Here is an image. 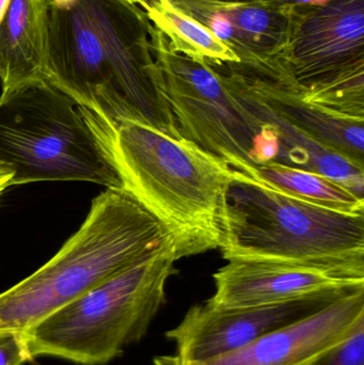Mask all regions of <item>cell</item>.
<instances>
[{
	"label": "cell",
	"instance_id": "cell-1",
	"mask_svg": "<svg viewBox=\"0 0 364 365\" xmlns=\"http://www.w3.org/2000/svg\"><path fill=\"white\" fill-rule=\"evenodd\" d=\"M49 85L111 124L182 138L145 11L126 0H48Z\"/></svg>",
	"mask_w": 364,
	"mask_h": 365
},
{
	"label": "cell",
	"instance_id": "cell-2",
	"mask_svg": "<svg viewBox=\"0 0 364 365\" xmlns=\"http://www.w3.org/2000/svg\"><path fill=\"white\" fill-rule=\"evenodd\" d=\"M79 108L123 190L172 236L177 259L220 248L230 167L184 138L138 122L108 123Z\"/></svg>",
	"mask_w": 364,
	"mask_h": 365
},
{
	"label": "cell",
	"instance_id": "cell-3",
	"mask_svg": "<svg viewBox=\"0 0 364 365\" xmlns=\"http://www.w3.org/2000/svg\"><path fill=\"white\" fill-rule=\"evenodd\" d=\"M171 240L166 227L130 193L106 189L46 264L0 294V332L27 331Z\"/></svg>",
	"mask_w": 364,
	"mask_h": 365
},
{
	"label": "cell",
	"instance_id": "cell-4",
	"mask_svg": "<svg viewBox=\"0 0 364 365\" xmlns=\"http://www.w3.org/2000/svg\"><path fill=\"white\" fill-rule=\"evenodd\" d=\"M232 171L222 207L224 259L311 266L364 282V212L310 203Z\"/></svg>",
	"mask_w": 364,
	"mask_h": 365
},
{
	"label": "cell",
	"instance_id": "cell-5",
	"mask_svg": "<svg viewBox=\"0 0 364 365\" xmlns=\"http://www.w3.org/2000/svg\"><path fill=\"white\" fill-rule=\"evenodd\" d=\"M173 240L25 331L32 357L104 365L147 334L177 274Z\"/></svg>",
	"mask_w": 364,
	"mask_h": 365
},
{
	"label": "cell",
	"instance_id": "cell-6",
	"mask_svg": "<svg viewBox=\"0 0 364 365\" xmlns=\"http://www.w3.org/2000/svg\"><path fill=\"white\" fill-rule=\"evenodd\" d=\"M0 162L14 173L12 186L87 182L123 189L78 105L49 83L0 101Z\"/></svg>",
	"mask_w": 364,
	"mask_h": 365
},
{
	"label": "cell",
	"instance_id": "cell-7",
	"mask_svg": "<svg viewBox=\"0 0 364 365\" xmlns=\"http://www.w3.org/2000/svg\"><path fill=\"white\" fill-rule=\"evenodd\" d=\"M282 59L308 102L364 119V0L295 6Z\"/></svg>",
	"mask_w": 364,
	"mask_h": 365
},
{
	"label": "cell",
	"instance_id": "cell-8",
	"mask_svg": "<svg viewBox=\"0 0 364 365\" xmlns=\"http://www.w3.org/2000/svg\"><path fill=\"white\" fill-rule=\"evenodd\" d=\"M151 45L182 138L232 170L246 173L258 166L262 124L230 93L215 68L171 51L152 26Z\"/></svg>",
	"mask_w": 364,
	"mask_h": 365
},
{
	"label": "cell",
	"instance_id": "cell-9",
	"mask_svg": "<svg viewBox=\"0 0 364 365\" xmlns=\"http://www.w3.org/2000/svg\"><path fill=\"white\" fill-rule=\"evenodd\" d=\"M363 287L326 289L282 304L248 308H219L204 302L192 306L166 336L175 343L182 364L204 361L237 351Z\"/></svg>",
	"mask_w": 364,
	"mask_h": 365
},
{
	"label": "cell",
	"instance_id": "cell-10",
	"mask_svg": "<svg viewBox=\"0 0 364 365\" xmlns=\"http://www.w3.org/2000/svg\"><path fill=\"white\" fill-rule=\"evenodd\" d=\"M364 324V287L237 351L184 365H311Z\"/></svg>",
	"mask_w": 364,
	"mask_h": 365
},
{
	"label": "cell",
	"instance_id": "cell-11",
	"mask_svg": "<svg viewBox=\"0 0 364 365\" xmlns=\"http://www.w3.org/2000/svg\"><path fill=\"white\" fill-rule=\"evenodd\" d=\"M224 66L252 96L288 125L364 168V119L308 102L286 71L251 68L241 63Z\"/></svg>",
	"mask_w": 364,
	"mask_h": 365
},
{
	"label": "cell",
	"instance_id": "cell-12",
	"mask_svg": "<svg viewBox=\"0 0 364 365\" xmlns=\"http://www.w3.org/2000/svg\"><path fill=\"white\" fill-rule=\"evenodd\" d=\"M214 274L215 293L207 302L219 308L269 306L364 282L346 280L311 266L256 259H230Z\"/></svg>",
	"mask_w": 364,
	"mask_h": 365
},
{
	"label": "cell",
	"instance_id": "cell-13",
	"mask_svg": "<svg viewBox=\"0 0 364 365\" xmlns=\"http://www.w3.org/2000/svg\"><path fill=\"white\" fill-rule=\"evenodd\" d=\"M49 78L48 0H11L0 21V101Z\"/></svg>",
	"mask_w": 364,
	"mask_h": 365
},
{
	"label": "cell",
	"instance_id": "cell-14",
	"mask_svg": "<svg viewBox=\"0 0 364 365\" xmlns=\"http://www.w3.org/2000/svg\"><path fill=\"white\" fill-rule=\"evenodd\" d=\"M219 74L230 93L260 121L277 130L280 141L279 164L318 173L350 189L358 197H364V168L341 154L318 145L307 135L288 125L281 118L267 108L252 96L224 64L212 66Z\"/></svg>",
	"mask_w": 364,
	"mask_h": 365
},
{
	"label": "cell",
	"instance_id": "cell-15",
	"mask_svg": "<svg viewBox=\"0 0 364 365\" xmlns=\"http://www.w3.org/2000/svg\"><path fill=\"white\" fill-rule=\"evenodd\" d=\"M139 8L145 11L154 29L162 34L171 51L213 66L239 63L232 47L218 40L209 28L170 0H145Z\"/></svg>",
	"mask_w": 364,
	"mask_h": 365
},
{
	"label": "cell",
	"instance_id": "cell-16",
	"mask_svg": "<svg viewBox=\"0 0 364 365\" xmlns=\"http://www.w3.org/2000/svg\"><path fill=\"white\" fill-rule=\"evenodd\" d=\"M244 175L297 199L344 212H364V197L339 182L279 163L252 167Z\"/></svg>",
	"mask_w": 364,
	"mask_h": 365
},
{
	"label": "cell",
	"instance_id": "cell-17",
	"mask_svg": "<svg viewBox=\"0 0 364 365\" xmlns=\"http://www.w3.org/2000/svg\"><path fill=\"white\" fill-rule=\"evenodd\" d=\"M311 365H364V324Z\"/></svg>",
	"mask_w": 364,
	"mask_h": 365
},
{
	"label": "cell",
	"instance_id": "cell-18",
	"mask_svg": "<svg viewBox=\"0 0 364 365\" xmlns=\"http://www.w3.org/2000/svg\"><path fill=\"white\" fill-rule=\"evenodd\" d=\"M31 360L25 332H0V365H24Z\"/></svg>",
	"mask_w": 364,
	"mask_h": 365
},
{
	"label": "cell",
	"instance_id": "cell-19",
	"mask_svg": "<svg viewBox=\"0 0 364 365\" xmlns=\"http://www.w3.org/2000/svg\"><path fill=\"white\" fill-rule=\"evenodd\" d=\"M171 1H192L207 4H254L271 6H293L292 0H171Z\"/></svg>",
	"mask_w": 364,
	"mask_h": 365
},
{
	"label": "cell",
	"instance_id": "cell-20",
	"mask_svg": "<svg viewBox=\"0 0 364 365\" xmlns=\"http://www.w3.org/2000/svg\"><path fill=\"white\" fill-rule=\"evenodd\" d=\"M14 173L10 167L0 162V197L6 192V189L12 187V180Z\"/></svg>",
	"mask_w": 364,
	"mask_h": 365
},
{
	"label": "cell",
	"instance_id": "cell-21",
	"mask_svg": "<svg viewBox=\"0 0 364 365\" xmlns=\"http://www.w3.org/2000/svg\"><path fill=\"white\" fill-rule=\"evenodd\" d=\"M154 365H184L177 355L175 356H158L154 358Z\"/></svg>",
	"mask_w": 364,
	"mask_h": 365
},
{
	"label": "cell",
	"instance_id": "cell-22",
	"mask_svg": "<svg viewBox=\"0 0 364 365\" xmlns=\"http://www.w3.org/2000/svg\"><path fill=\"white\" fill-rule=\"evenodd\" d=\"M331 0H292L293 6H324Z\"/></svg>",
	"mask_w": 364,
	"mask_h": 365
},
{
	"label": "cell",
	"instance_id": "cell-23",
	"mask_svg": "<svg viewBox=\"0 0 364 365\" xmlns=\"http://www.w3.org/2000/svg\"><path fill=\"white\" fill-rule=\"evenodd\" d=\"M10 1L11 0H0V21L4 19V14H6V9H8Z\"/></svg>",
	"mask_w": 364,
	"mask_h": 365
},
{
	"label": "cell",
	"instance_id": "cell-24",
	"mask_svg": "<svg viewBox=\"0 0 364 365\" xmlns=\"http://www.w3.org/2000/svg\"><path fill=\"white\" fill-rule=\"evenodd\" d=\"M126 1L130 2V4L139 6H140V4H142V2L145 1V0H126Z\"/></svg>",
	"mask_w": 364,
	"mask_h": 365
}]
</instances>
